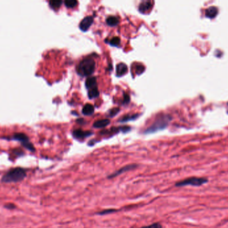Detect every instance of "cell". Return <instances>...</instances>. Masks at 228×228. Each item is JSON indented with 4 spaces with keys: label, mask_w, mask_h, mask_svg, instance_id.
<instances>
[{
    "label": "cell",
    "mask_w": 228,
    "mask_h": 228,
    "mask_svg": "<svg viewBox=\"0 0 228 228\" xmlns=\"http://www.w3.org/2000/svg\"><path fill=\"white\" fill-rule=\"evenodd\" d=\"M26 170L21 167L11 168L1 178L3 183H17L24 180L26 178Z\"/></svg>",
    "instance_id": "cell-1"
},
{
    "label": "cell",
    "mask_w": 228,
    "mask_h": 228,
    "mask_svg": "<svg viewBox=\"0 0 228 228\" xmlns=\"http://www.w3.org/2000/svg\"><path fill=\"white\" fill-rule=\"evenodd\" d=\"M95 69V62L94 59L88 57L81 60L77 67V72L82 77H88L92 75Z\"/></svg>",
    "instance_id": "cell-2"
},
{
    "label": "cell",
    "mask_w": 228,
    "mask_h": 228,
    "mask_svg": "<svg viewBox=\"0 0 228 228\" xmlns=\"http://www.w3.org/2000/svg\"><path fill=\"white\" fill-rule=\"evenodd\" d=\"M170 121V118L166 115H159L158 119H155L154 123H153L151 126L147 128L145 131V133H152L155 132L157 131L163 130L166 128L167 125L169 121Z\"/></svg>",
    "instance_id": "cell-3"
},
{
    "label": "cell",
    "mask_w": 228,
    "mask_h": 228,
    "mask_svg": "<svg viewBox=\"0 0 228 228\" xmlns=\"http://www.w3.org/2000/svg\"><path fill=\"white\" fill-rule=\"evenodd\" d=\"M10 139L20 142L21 144L22 145V146L24 147L25 148H26V149L27 150H29L30 152H34L36 151L35 147H34L33 144L30 142L28 136L24 133L18 132V133H14L12 136V138H11Z\"/></svg>",
    "instance_id": "cell-4"
},
{
    "label": "cell",
    "mask_w": 228,
    "mask_h": 228,
    "mask_svg": "<svg viewBox=\"0 0 228 228\" xmlns=\"http://www.w3.org/2000/svg\"><path fill=\"white\" fill-rule=\"evenodd\" d=\"M208 181L206 178H197V177H192L189 178L184 180L177 182L175 186L177 187H183L186 186H200L201 185L207 183Z\"/></svg>",
    "instance_id": "cell-5"
},
{
    "label": "cell",
    "mask_w": 228,
    "mask_h": 228,
    "mask_svg": "<svg viewBox=\"0 0 228 228\" xmlns=\"http://www.w3.org/2000/svg\"><path fill=\"white\" fill-rule=\"evenodd\" d=\"M152 0H142L139 5V10L142 13H146L152 10Z\"/></svg>",
    "instance_id": "cell-6"
},
{
    "label": "cell",
    "mask_w": 228,
    "mask_h": 228,
    "mask_svg": "<svg viewBox=\"0 0 228 228\" xmlns=\"http://www.w3.org/2000/svg\"><path fill=\"white\" fill-rule=\"evenodd\" d=\"M93 19L92 17L88 16L85 18L83 20H82L79 24V28L80 30L83 31H86L87 30H89L91 25L93 24Z\"/></svg>",
    "instance_id": "cell-7"
},
{
    "label": "cell",
    "mask_w": 228,
    "mask_h": 228,
    "mask_svg": "<svg viewBox=\"0 0 228 228\" xmlns=\"http://www.w3.org/2000/svg\"><path fill=\"white\" fill-rule=\"evenodd\" d=\"M137 167L136 165L135 164H132V165H127V166H125V167H123L122 168H121V169H119V170L116 171L115 172H114L113 173H112V174H111L110 175L108 176V178H115V177L118 176L119 175L121 174V173H123L125 172H127V171L129 170H133L134 169V168H135Z\"/></svg>",
    "instance_id": "cell-8"
},
{
    "label": "cell",
    "mask_w": 228,
    "mask_h": 228,
    "mask_svg": "<svg viewBox=\"0 0 228 228\" xmlns=\"http://www.w3.org/2000/svg\"><path fill=\"white\" fill-rule=\"evenodd\" d=\"M92 135V132H85L80 129L75 130L73 132V135L74 138L77 139H84L87 137H89Z\"/></svg>",
    "instance_id": "cell-9"
},
{
    "label": "cell",
    "mask_w": 228,
    "mask_h": 228,
    "mask_svg": "<svg viewBox=\"0 0 228 228\" xmlns=\"http://www.w3.org/2000/svg\"><path fill=\"white\" fill-rule=\"evenodd\" d=\"M128 68L127 66L124 63H120L118 64L116 67V75L118 77H121L124 76L127 72Z\"/></svg>",
    "instance_id": "cell-10"
},
{
    "label": "cell",
    "mask_w": 228,
    "mask_h": 228,
    "mask_svg": "<svg viewBox=\"0 0 228 228\" xmlns=\"http://www.w3.org/2000/svg\"><path fill=\"white\" fill-rule=\"evenodd\" d=\"M110 124V119H100V120H98L94 122L93 124V126L95 128H103L106 127Z\"/></svg>",
    "instance_id": "cell-11"
},
{
    "label": "cell",
    "mask_w": 228,
    "mask_h": 228,
    "mask_svg": "<svg viewBox=\"0 0 228 228\" xmlns=\"http://www.w3.org/2000/svg\"><path fill=\"white\" fill-rule=\"evenodd\" d=\"M97 85V79L95 77H90L88 78L86 81H85V87H86L87 89H92V88H93L96 87Z\"/></svg>",
    "instance_id": "cell-12"
},
{
    "label": "cell",
    "mask_w": 228,
    "mask_h": 228,
    "mask_svg": "<svg viewBox=\"0 0 228 228\" xmlns=\"http://www.w3.org/2000/svg\"><path fill=\"white\" fill-rule=\"evenodd\" d=\"M119 19L118 17L114 16H110L107 17L106 19V23L109 26H116L117 25L119 24Z\"/></svg>",
    "instance_id": "cell-13"
},
{
    "label": "cell",
    "mask_w": 228,
    "mask_h": 228,
    "mask_svg": "<svg viewBox=\"0 0 228 228\" xmlns=\"http://www.w3.org/2000/svg\"><path fill=\"white\" fill-rule=\"evenodd\" d=\"M93 112L94 107L90 104H85L83 107V110H82V113H83V114H84L85 115H92Z\"/></svg>",
    "instance_id": "cell-14"
},
{
    "label": "cell",
    "mask_w": 228,
    "mask_h": 228,
    "mask_svg": "<svg viewBox=\"0 0 228 228\" xmlns=\"http://www.w3.org/2000/svg\"><path fill=\"white\" fill-rule=\"evenodd\" d=\"M63 0H50V6L54 10H58L61 7Z\"/></svg>",
    "instance_id": "cell-15"
},
{
    "label": "cell",
    "mask_w": 228,
    "mask_h": 228,
    "mask_svg": "<svg viewBox=\"0 0 228 228\" xmlns=\"http://www.w3.org/2000/svg\"><path fill=\"white\" fill-rule=\"evenodd\" d=\"M99 95V93L97 87L92 88V89H90L89 92H88V96H89V98L90 99L98 98Z\"/></svg>",
    "instance_id": "cell-16"
},
{
    "label": "cell",
    "mask_w": 228,
    "mask_h": 228,
    "mask_svg": "<svg viewBox=\"0 0 228 228\" xmlns=\"http://www.w3.org/2000/svg\"><path fill=\"white\" fill-rule=\"evenodd\" d=\"M65 6L68 8H74L78 5V0H64Z\"/></svg>",
    "instance_id": "cell-17"
},
{
    "label": "cell",
    "mask_w": 228,
    "mask_h": 228,
    "mask_svg": "<svg viewBox=\"0 0 228 228\" xmlns=\"http://www.w3.org/2000/svg\"><path fill=\"white\" fill-rule=\"evenodd\" d=\"M139 117V115L138 114H135V115H125L122 117V118L120 119L119 121L120 122H127L128 121H131V120H134V119H137Z\"/></svg>",
    "instance_id": "cell-18"
},
{
    "label": "cell",
    "mask_w": 228,
    "mask_h": 228,
    "mask_svg": "<svg viewBox=\"0 0 228 228\" xmlns=\"http://www.w3.org/2000/svg\"><path fill=\"white\" fill-rule=\"evenodd\" d=\"M120 44V39L118 37H114L110 41V44L112 46H118Z\"/></svg>",
    "instance_id": "cell-19"
},
{
    "label": "cell",
    "mask_w": 228,
    "mask_h": 228,
    "mask_svg": "<svg viewBox=\"0 0 228 228\" xmlns=\"http://www.w3.org/2000/svg\"><path fill=\"white\" fill-rule=\"evenodd\" d=\"M135 73L138 74V75H139L144 72V71L145 70V67L143 66L142 65H137L135 67Z\"/></svg>",
    "instance_id": "cell-20"
},
{
    "label": "cell",
    "mask_w": 228,
    "mask_h": 228,
    "mask_svg": "<svg viewBox=\"0 0 228 228\" xmlns=\"http://www.w3.org/2000/svg\"><path fill=\"white\" fill-rule=\"evenodd\" d=\"M140 228H163L161 224L159 223H153L152 224H150L149 226H145L144 227H141Z\"/></svg>",
    "instance_id": "cell-21"
},
{
    "label": "cell",
    "mask_w": 228,
    "mask_h": 228,
    "mask_svg": "<svg viewBox=\"0 0 228 228\" xmlns=\"http://www.w3.org/2000/svg\"><path fill=\"white\" fill-rule=\"evenodd\" d=\"M119 112V108H113V109L111 110L109 112V115L110 117H113L115 115H117V113Z\"/></svg>",
    "instance_id": "cell-22"
},
{
    "label": "cell",
    "mask_w": 228,
    "mask_h": 228,
    "mask_svg": "<svg viewBox=\"0 0 228 228\" xmlns=\"http://www.w3.org/2000/svg\"><path fill=\"white\" fill-rule=\"evenodd\" d=\"M130 101V98L129 95H128V94H127V93H125L124 95V101H123V103L126 104L127 103H129Z\"/></svg>",
    "instance_id": "cell-23"
},
{
    "label": "cell",
    "mask_w": 228,
    "mask_h": 228,
    "mask_svg": "<svg viewBox=\"0 0 228 228\" xmlns=\"http://www.w3.org/2000/svg\"><path fill=\"white\" fill-rule=\"evenodd\" d=\"M5 207L7 208V209H14V208L16 207V206H15V205H13L12 204H8L7 205H5Z\"/></svg>",
    "instance_id": "cell-24"
}]
</instances>
